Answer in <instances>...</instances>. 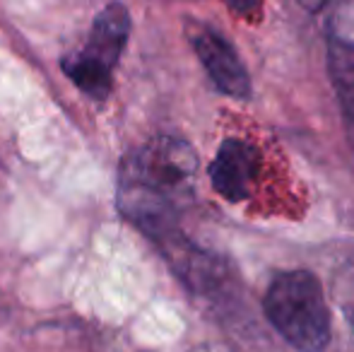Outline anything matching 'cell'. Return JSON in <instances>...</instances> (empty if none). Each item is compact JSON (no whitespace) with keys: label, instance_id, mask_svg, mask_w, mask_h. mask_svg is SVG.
Wrapping results in <instances>:
<instances>
[{"label":"cell","instance_id":"cell-1","mask_svg":"<svg viewBox=\"0 0 354 352\" xmlns=\"http://www.w3.org/2000/svg\"><path fill=\"white\" fill-rule=\"evenodd\" d=\"M198 169L193 147L176 138H159L140 147L121 169L118 205L147 237L162 244L176 234L178 207L191 196Z\"/></svg>","mask_w":354,"mask_h":352},{"label":"cell","instance_id":"cell-2","mask_svg":"<svg viewBox=\"0 0 354 352\" xmlns=\"http://www.w3.org/2000/svg\"><path fill=\"white\" fill-rule=\"evenodd\" d=\"M272 328L299 352H323L330 343L333 321L318 277L308 270L280 272L263 297Z\"/></svg>","mask_w":354,"mask_h":352},{"label":"cell","instance_id":"cell-3","mask_svg":"<svg viewBox=\"0 0 354 352\" xmlns=\"http://www.w3.org/2000/svg\"><path fill=\"white\" fill-rule=\"evenodd\" d=\"M328 73L354 152V0H335L326 19Z\"/></svg>","mask_w":354,"mask_h":352},{"label":"cell","instance_id":"cell-4","mask_svg":"<svg viewBox=\"0 0 354 352\" xmlns=\"http://www.w3.org/2000/svg\"><path fill=\"white\" fill-rule=\"evenodd\" d=\"M188 39L219 92L234 99L251 97V77L229 39H224L217 29L198 22L188 24Z\"/></svg>","mask_w":354,"mask_h":352},{"label":"cell","instance_id":"cell-5","mask_svg":"<svg viewBox=\"0 0 354 352\" xmlns=\"http://www.w3.org/2000/svg\"><path fill=\"white\" fill-rule=\"evenodd\" d=\"M261 157L258 150L246 140L227 138L219 145L210 165L212 188L229 203H239L251 193V186L258 176Z\"/></svg>","mask_w":354,"mask_h":352},{"label":"cell","instance_id":"cell-6","mask_svg":"<svg viewBox=\"0 0 354 352\" xmlns=\"http://www.w3.org/2000/svg\"><path fill=\"white\" fill-rule=\"evenodd\" d=\"M128 34H131V15H128L126 5L111 3L97 15L92 34H89V44L82 53L113 71L126 48Z\"/></svg>","mask_w":354,"mask_h":352},{"label":"cell","instance_id":"cell-7","mask_svg":"<svg viewBox=\"0 0 354 352\" xmlns=\"http://www.w3.org/2000/svg\"><path fill=\"white\" fill-rule=\"evenodd\" d=\"M63 71L82 92H87L92 99H106L111 92V73L106 66H102L94 58L84 56V53H75V56L63 58Z\"/></svg>","mask_w":354,"mask_h":352},{"label":"cell","instance_id":"cell-8","mask_svg":"<svg viewBox=\"0 0 354 352\" xmlns=\"http://www.w3.org/2000/svg\"><path fill=\"white\" fill-rule=\"evenodd\" d=\"M335 297L345 311L347 324L354 331V259L335 275Z\"/></svg>","mask_w":354,"mask_h":352},{"label":"cell","instance_id":"cell-9","mask_svg":"<svg viewBox=\"0 0 354 352\" xmlns=\"http://www.w3.org/2000/svg\"><path fill=\"white\" fill-rule=\"evenodd\" d=\"M227 5L236 17L251 19V22L261 19V10H263L261 0H227Z\"/></svg>","mask_w":354,"mask_h":352},{"label":"cell","instance_id":"cell-10","mask_svg":"<svg viewBox=\"0 0 354 352\" xmlns=\"http://www.w3.org/2000/svg\"><path fill=\"white\" fill-rule=\"evenodd\" d=\"M299 5H301L304 10H308V12H318V10L326 8L330 0H297Z\"/></svg>","mask_w":354,"mask_h":352}]
</instances>
